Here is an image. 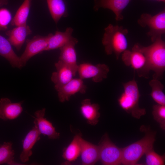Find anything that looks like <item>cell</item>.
I'll list each match as a JSON object with an SVG mask.
<instances>
[{"label":"cell","instance_id":"cell-1","mask_svg":"<svg viewBox=\"0 0 165 165\" xmlns=\"http://www.w3.org/2000/svg\"><path fill=\"white\" fill-rule=\"evenodd\" d=\"M141 52L146 60L144 78H148L150 71L154 72L153 78L160 80L165 70V43L161 37L156 38L151 45L145 46L138 43L133 47Z\"/></svg>","mask_w":165,"mask_h":165},{"label":"cell","instance_id":"cell-2","mask_svg":"<svg viewBox=\"0 0 165 165\" xmlns=\"http://www.w3.org/2000/svg\"><path fill=\"white\" fill-rule=\"evenodd\" d=\"M128 33V29L122 26L109 24L105 29L102 40L106 54L114 53L118 60L120 55L127 48L126 36Z\"/></svg>","mask_w":165,"mask_h":165},{"label":"cell","instance_id":"cell-3","mask_svg":"<svg viewBox=\"0 0 165 165\" xmlns=\"http://www.w3.org/2000/svg\"><path fill=\"white\" fill-rule=\"evenodd\" d=\"M141 139L122 148V164L137 165L138 160L149 150L153 148L156 132L147 129Z\"/></svg>","mask_w":165,"mask_h":165},{"label":"cell","instance_id":"cell-4","mask_svg":"<svg viewBox=\"0 0 165 165\" xmlns=\"http://www.w3.org/2000/svg\"><path fill=\"white\" fill-rule=\"evenodd\" d=\"M123 91L118 99L120 107L134 118L139 119L146 113L145 108H141L139 105L140 97L137 83L134 78L123 83Z\"/></svg>","mask_w":165,"mask_h":165},{"label":"cell","instance_id":"cell-5","mask_svg":"<svg viewBox=\"0 0 165 165\" xmlns=\"http://www.w3.org/2000/svg\"><path fill=\"white\" fill-rule=\"evenodd\" d=\"M137 21L142 27H148L149 30L147 33V35L150 37L153 42L165 33V9L153 16L148 13H143Z\"/></svg>","mask_w":165,"mask_h":165},{"label":"cell","instance_id":"cell-6","mask_svg":"<svg viewBox=\"0 0 165 165\" xmlns=\"http://www.w3.org/2000/svg\"><path fill=\"white\" fill-rule=\"evenodd\" d=\"M99 156L105 165H118L122 164V148L115 145L106 134L102 137L99 145Z\"/></svg>","mask_w":165,"mask_h":165},{"label":"cell","instance_id":"cell-7","mask_svg":"<svg viewBox=\"0 0 165 165\" xmlns=\"http://www.w3.org/2000/svg\"><path fill=\"white\" fill-rule=\"evenodd\" d=\"M109 71V67L105 64L94 65L87 63L78 65L77 72L82 79H91L94 82H99L107 78Z\"/></svg>","mask_w":165,"mask_h":165},{"label":"cell","instance_id":"cell-8","mask_svg":"<svg viewBox=\"0 0 165 165\" xmlns=\"http://www.w3.org/2000/svg\"><path fill=\"white\" fill-rule=\"evenodd\" d=\"M50 34L47 36L37 35L27 40L25 50L20 57L23 67L32 57L43 51L47 46Z\"/></svg>","mask_w":165,"mask_h":165},{"label":"cell","instance_id":"cell-9","mask_svg":"<svg viewBox=\"0 0 165 165\" xmlns=\"http://www.w3.org/2000/svg\"><path fill=\"white\" fill-rule=\"evenodd\" d=\"M54 88L57 92L59 100L61 102L69 101L71 96L76 93L85 94L87 89L83 79L79 78H73L63 85L55 86Z\"/></svg>","mask_w":165,"mask_h":165},{"label":"cell","instance_id":"cell-10","mask_svg":"<svg viewBox=\"0 0 165 165\" xmlns=\"http://www.w3.org/2000/svg\"><path fill=\"white\" fill-rule=\"evenodd\" d=\"M122 54L124 64L136 70L139 76L144 77L146 60L143 53L133 47L132 50H126Z\"/></svg>","mask_w":165,"mask_h":165},{"label":"cell","instance_id":"cell-11","mask_svg":"<svg viewBox=\"0 0 165 165\" xmlns=\"http://www.w3.org/2000/svg\"><path fill=\"white\" fill-rule=\"evenodd\" d=\"M46 109L45 108L36 111L34 113V124L41 134L47 136L51 139H58L60 133L57 132L52 123L44 118Z\"/></svg>","mask_w":165,"mask_h":165},{"label":"cell","instance_id":"cell-12","mask_svg":"<svg viewBox=\"0 0 165 165\" xmlns=\"http://www.w3.org/2000/svg\"><path fill=\"white\" fill-rule=\"evenodd\" d=\"M78 42L77 39L73 37L70 41L59 48L60 53L59 60L70 67L75 76L78 66L75 49V46Z\"/></svg>","mask_w":165,"mask_h":165},{"label":"cell","instance_id":"cell-13","mask_svg":"<svg viewBox=\"0 0 165 165\" xmlns=\"http://www.w3.org/2000/svg\"><path fill=\"white\" fill-rule=\"evenodd\" d=\"M23 102L13 103L8 98H2L0 100V118L7 120L17 118L23 110Z\"/></svg>","mask_w":165,"mask_h":165},{"label":"cell","instance_id":"cell-14","mask_svg":"<svg viewBox=\"0 0 165 165\" xmlns=\"http://www.w3.org/2000/svg\"><path fill=\"white\" fill-rule=\"evenodd\" d=\"M41 134L37 126L34 124L32 129L22 140L23 150L20 156L21 162L25 163L29 160L32 154V149L36 142L40 139Z\"/></svg>","mask_w":165,"mask_h":165},{"label":"cell","instance_id":"cell-15","mask_svg":"<svg viewBox=\"0 0 165 165\" xmlns=\"http://www.w3.org/2000/svg\"><path fill=\"white\" fill-rule=\"evenodd\" d=\"M32 33V31L27 24L16 26L7 31V39L12 46L19 51L24 43L26 37Z\"/></svg>","mask_w":165,"mask_h":165},{"label":"cell","instance_id":"cell-16","mask_svg":"<svg viewBox=\"0 0 165 165\" xmlns=\"http://www.w3.org/2000/svg\"><path fill=\"white\" fill-rule=\"evenodd\" d=\"M80 142V155L82 164L84 165L94 164L99 159L98 145L92 144L82 138Z\"/></svg>","mask_w":165,"mask_h":165},{"label":"cell","instance_id":"cell-17","mask_svg":"<svg viewBox=\"0 0 165 165\" xmlns=\"http://www.w3.org/2000/svg\"><path fill=\"white\" fill-rule=\"evenodd\" d=\"M56 71L52 74L51 79L55 86L63 85L71 80L75 76L72 69L59 60L55 64Z\"/></svg>","mask_w":165,"mask_h":165},{"label":"cell","instance_id":"cell-18","mask_svg":"<svg viewBox=\"0 0 165 165\" xmlns=\"http://www.w3.org/2000/svg\"><path fill=\"white\" fill-rule=\"evenodd\" d=\"M132 0H98L95 8H100L109 9L115 15L117 21L122 20L123 18L122 12Z\"/></svg>","mask_w":165,"mask_h":165},{"label":"cell","instance_id":"cell-19","mask_svg":"<svg viewBox=\"0 0 165 165\" xmlns=\"http://www.w3.org/2000/svg\"><path fill=\"white\" fill-rule=\"evenodd\" d=\"M80 113L89 124L95 125L99 121L100 113V106L96 103L91 104L90 100L86 99L81 102Z\"/></svg>","mask_w":165,"mask_h":165},{"label":"cell","instance_id":"cell-20","mask_svg":"<svg viewBox=\"0 0 165 165\" xmlns=\"http://www.w3.org/2000/svg\"><path fill=\"white\" fill-rule=\"evenodd\" d=\"M73 31L72 28L68 27L64 32L57 31L54 34L50 33L45 51L60 48L68 43L73 38L72 36Z\"/></svg>","mask_w":165,"mask_h":165},{"label":"cell","instance_id":"cell-21","mask_svg":"<svg viewBox=\"0 0 165 165\" xmlns=\"http://www.w3.org/2000/svg\"><path fill=\"white\" fill-rule=\"evenodd\" d=\"M0 55L6 59L14 68L23 67L20 57L13 50L8 40L0 35Z\"/></svg>","mask_w":165,"mask_h":165},{"label":"cell","instance_id":"cell-22","mask_svg":"<svg viewBox=\"0 0 165 165\" xmlns=\"http://www.w3.org/2000/svg\"><path fill=\"white\" fill-rule=\"evenodd\" d=\"M81 138V133L77 134L69 145L64 149L62 157L67 163L75 160L80 155Z\"/></svg>","mask_w":165,"mask_h":165},{"label":"cell","instance_id":"cell-23","mask_svg":"<svg viewBox=\"0 0 165 165\" xmlns=\"http://www.w3.org/2000/svg\"><path fill=\"white\" fill-rule=\"evenodd\" d=\"M50 15L57 24L62 17L68 16V13L64 0H46Z\"/></svg>","mask_w":165,"mask_h":165},{"label":"cell","instance_id":"cell-24","mask_svg":"<svg viewBox=\"0 0 165 165\" xmlns=\"http://www.w3.org/2000/svg\"><path fill=\"white\" fill-rule=\"evenodd\" d=\"M31 1V0H24L12 19V25L17 26L27 24Z\"/></svg>","mask_w":165,"mask_h":165},{"label":"cell","instance_id":"cell-25","mask_svg":"<svg viewBox=\"0 0 165 165\" xmlns=\"http://www.w3.org/2000/svg\"><path fill=\"white\" fill-rule=\"evenodd\" d=\"M11 142H4L0 146V164L22 165L14 160L15 152L12 148Z\"/></svg>","mask_w":165,"mask_h":165},{"label":"cell","instance_id":"cell-26","mask_svg":"<svg viewBox=\"0 0 165 165\" xmlns=\"http://www.w3.org/2000/svg\"><path fill=\"white\" fill-rule=\"evenodd\" d=\"M151 88L150 95L153 100L157 104L165 105V95L163 90L164 85L160 80L153 79L149 82Z\"/></svg>","mask_w":165,"mask_h":165},{"label":"cell","instance_id":"cell-27","mask_svg":"<svg viewBox=\"0 0 165 165\" xmlns=\"http://www.w3.org/2000/svg\"><path fill=\"white\" fill-rule=\"evenodd\" d=\"M147 165H163L165 164V154L160 155L156 153L152 148L145 154Z\"/></svg>","mask_w":165,"mask_h":165},{"label":"cell","instance_id":"cell-28","mask_svg":"<svg viewBox=\"0 0 165 165\" xmlns=\"http://www.w3.org/2000/svg\"><path fill=\"white\" fill-rule=\"evenodd\" d=\"M152 114L153 118L160 124L163 130L165 129V105L157 104L153 105Z\"/></svg>","mask_w":165,"mask_h":165},{"label":"cell","instance_id":"cell-29","mask_svg":"<svg viewBox=\"0 0 165 165\" xmlns=\"http://www.w3.org/2000/svg\"><path fill=\"white\" fill-rule=\"evenodd\" d=\"M12 20V15L8 10L5 8L0 9V30L6 29Z\"/></svg>","mask_w":165,"mask_h":165},{"label":"cell","instance_id":"cell-30","mask_svg":"<svg viewBox=\"0 0 165 165\" xmlns=\"http://www.w3.org/2000/svg\"><path fill=\"white\" fill-rule=\"evenodd\" d=\"M9 0H0V6L6 5L8 2Z\"/></svg>","mask_w":165,"mask_h":165},{"label":"cell","instance_id":"cell-31","mask_svg":"<svg viewBox=\"0 0 165 165\" xmlns=\"http://www.w3.org/2000/svg\"><path fill=\"white\" fill-rule=\"evenodd\" d=\"M155 0V1H158L159 2H165V0Z\"/></svg>","mask_w":165,"mask_h":165}]
</instances>
